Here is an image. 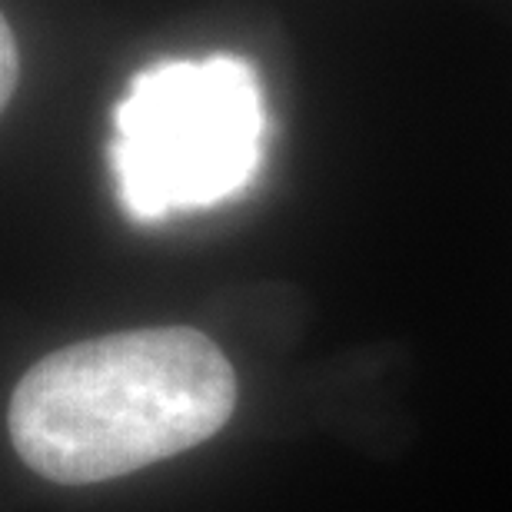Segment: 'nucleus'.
<instances>
[{
    "instance_id": "obj_1",
    "label": "nucleus",
    "mask_w": 512,
    "mask_h": 512,
    "mask_svg": "<svg viewBox=\"0 0 512 512\" xmlns=\"http://www.w3.org/2000/svg\"><path fill=\"white\" fill-rule=\"evenodd\" d=\"M233 409L237 373L207 333L147 326L37 360L10 393L7 433L37 476L90 486L207 443Z\"/></svg>"
},
{
    "instance_id": "obj_2",
    "label": "nucleus",
    "mask_w": 512,
    "mask_h": 512,
    "mask_svg": "<svg viewBox=\"0 0 512 512\" xmlns=\"http://www.w3.org/2000/svg\"><path fill=\"white\" fill-rule=\"evenodd\" d=\"M117 197L133 220L203 210L247 190L263 153V94L240 57L163 60L114 114Z\"/></svg>"
},
{
    "instance_id": "obj_3",
    "label": "nucleus",
    "mask_w": 512,
    "mask_h": 512,
    "mask_svg": "<svg viewBox=\"0 0 512 512\" xmlns=\"http://www.w3.org/2000/svg\"><path fill=\"white\" fill-rule=\"evenodd\" d=\"M0 64H4V70H0V100L10 104V94L17 87V44L7 20L0 24Z\"/></svg>"
}]
</instances>
